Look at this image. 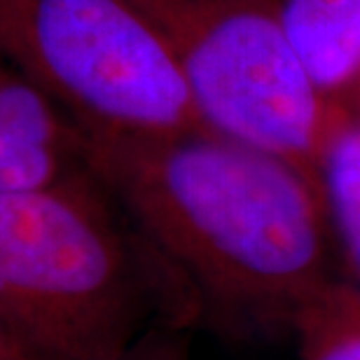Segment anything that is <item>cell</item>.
Here are the masks:
<instances>
[{
    "label": "cell",
    "mask_w": 360,
    "mask_h": 360,
    "mask_svg": "<svg viewBox=\"0 0 360 360\" xmlns=\"http://www.w3.org/2000/svg\"><path fill=\"white\" fill-rule=\"evenodd\" d=\"M319 183L330 229L360 285V120L340 112L319 160Z\"/></svg>",
    "instance_id": "cell-7"
},
{
    "label": "cell",
    "mask_w": 360,
    "mask_h": 360,
    "mask_svg": "<svg viewBox=\"0 0 360 360\" xmlns=\"http://www.w3.org/2000/svg\"><path fill=\"white\" fill-rule=\"evenodd\" d=\"M174 59L211 134L319 178L340 103L295 52L281 0H127Z\"/></svg>",
    "instance_id": "cell-3"
},
{
    "label": "cell",
    "mask_w": 360,
    "mask_h": 360,
    "mask_svg": "<svg viewBox=\"0 0 360 360\" xmlns=\"http://www.w3.org/2000/svg\"><path fill=\"white\" fill-rule=\"evenodd\" d=\"M141 316L139 262L89 169L0 194V321L26 360H115Z\"/></svg>",
    "instance_id": "cell-2"
},
{
    "label": "cell",
    "mask_w": 360,
    "mask_h": 360,
    "mask_svg": "<svg viewBox=\"0 0 360 360\" xmlns=\"http://www.w3.org/2000/svg\"><path fill=\"white\" fill-rule=\"evenodd\" d=\"M84 169L75 120L0 59V194L38 190Z\"/></svg>",
    "instance_id": "cell-5"
},
{
    "label": "cell",
    "mask_w": 360,
    "mask_h": 360,
    "mask_svg": "<svg viewBox=\"0 0 360 360\" xmlns=\"http://www.w3.org/2000/svg\"><path fill=\"white\" fill-rule=\"evenodd\" d=\"M300 360H360V285L333 278L292 321Z\"/></svg>",
    "instance_id": "cell-8"
},
{
    "label": "cell",
    "mask_w": 360,
    "mask_h": 360,
    "mask_svg": "<svg viewBox=\"0 0 360 360\" xmlns=\"http://www.w3.org/2000/svg\"><path fill=\"white\" fill-rule=\"evenodd\" d=\"M80 131L115 206L220 309L292 326L335 278L321 183L304 169L211 131Z\"/></svg>",
    "instance_id": "cell-1"
},
{
    "label": "cell",
    "mask_w": 360,
    "mask_h": 360,
    "mask_svg": "<svg viewBox=\"0 0 360 360\" xmlns=\"http://www.w3.org/2000/svg\"><path fill=\"white\" fill-rule=\"evenodd\" d=\"M0 360H26L24 354H21L19 347L10 337V333L5 330L3 321H0Z\"/></svg>",
    "instance_id": "cell-9"
},
{
    "label": "cell",
    "mask_w": 360,
    "mask_h": 360,
    "mask_svg": "<svg viewBox=\"0 0 360 360\" xmlns=\"http://www.w3.org/2000/svg\"><path fill=\"white\" fill-rule=\"evenodd\" d=\"M0 59L77 127L208 131L160 35L127 0H0Z\"/></svg>",
    "instance_id": "cell-4"
},
{
    "label": "cell",
    "mask_w": 360,
    "mask_h": 360,
    "mask_svg": "<svg viewBox=\"0 0 360 360\" xmlns=\"http://www.w3.org/2000/svg\"><path fill=\"white\" fill-rule=\"evenodd\" d=\"M295 52L314 84L340 103L360 82V0H281Z\"/></svg>",
    "instance_id": "cell-6"
},
{
    "label": "cell",
    "mask_w": 360,
    "mask_h": 360,
    "mask_svg": "<svg viewBox=\"0 0 360 360\" xmlns=\"http://www.w3.org/2000/svg\"><path fill=\"white\" fill-rule=\"evenodd\" d=\"M115 360H148V358H134L131 351H127V354H122L120 358H115Z\"/></svg>",
    "instance_id": "cell-10"
}]
</instances>
